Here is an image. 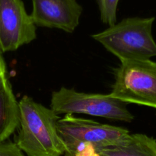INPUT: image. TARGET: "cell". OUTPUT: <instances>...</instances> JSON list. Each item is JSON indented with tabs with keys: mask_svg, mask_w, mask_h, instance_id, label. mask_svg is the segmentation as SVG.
<instances>
[{
	"mask_svg": "<svg viewBox=\"0 0 156 156\" xmlns=\"http://www.w3.org/2000/svg\"><path fill=\"white\" fill-rule=\"evenodd\" d=\"M19 124L15 143L27 156H61L65 146L57 129L59 117L50 108L24 95L18 102Z\"/></svg>",
	"mask_w": 156,
	"mask_h": 156,
	"instance_id": "cell-1",
	"label": "cell"
},
{
	"mask_svg": "<svg viewBox=\"0 0 156 156\" xmlns=\"http://www.w3.org/2000/svg\"><path fill=\"white\" fill-rule=\"evenodd\" d=\"M155 20V17L124 18L91 37L120 62L150 59L156 56V43L152 33Z\"/></svg>",
	"mask_w": 156,
	"mask_h": 156,
	"instance_id": "cell-2",
	"label": "cell"
},
{
	"mask_svg": "<svg viewBox=\"0 0 156 156\" xmlns=\"http://www.w3.org/2000/svg\"><path fill=\"white\" fill-rule=\"evenodd\" d=\"M65 146V156H89L91 151L123 138L129 131L120 126L98 123L66 114L57 122Z\"/></svg>",
	"mask_w": 156,
	"mask_h": 156,
	"instance_id": "cell-3",
	"label": "cell"
},
{
	"mask_svg": "<svg viewBox=\"0 0 156 156\" xmlns=\"http://www.w3.org/2000/svg\"><path fill=\"white\" fill-rule=\"evenodd\" d=\"M109 94L125 104L156 109V62L146 59L120 62Z\"/></svg>",
	"mask_w": 156,
	"mask_h": 156,
	"instance_id": "cell-4",
	"label": "cell"
},
{
	"mask_svg": "<svg viewBox=\"0 0 156 156\" xmlns=\"http://www.w3.org/2000/svg\"><path fill=\"white\" fill-rule=\"evenodd\" d=\"M50 109L57 115L86 114L127 123L134 119L126 104L110 94L78 92L65 87L52 93Z\"/></svg>",
	"mask_w": 156,
	"mask_h": 156,
	"instance_id": "cell-5",
	"label": "cell"
},
{
	"mask_svg": "<svg viewBox=\"0 0 156 156\" xmlns=\"http://www.w3.org/2000/svg\"><path fill=\"white\" fill-rule=\"evenodd\" d=\"M36 25L21 0H0V51H15L36 39Z\"/></svg>",
	"mask_w": 156,
	"mask_h": 156,
	"instance_id": "cell-6",
	"label": "cell"
},
{
	"mask_svg": "<svg viewBox=\"0 0 156 156\" xmlns=\"http://www.w3.org/2000/svg\"><path fill=\"white\" fill-rule=\"evenodd\" d=\"M32 20L36 27L73 33L79 24L83 8L77 0H32Z\"/></svg>",
	"mask_w": 156,
	"mask_h": 156,
	"instance_id": "cell-7",
	"label": "cell"
},
{
	"mask_svg": "<svg viewBox=\"0 0 156 156\" xmlns=\"http://www.w3.org/2000/svg\"><path fill=\"white\" fill-rule=\"evenodd\" d=\"M89 156H156V140L143 133H129L123 138L91 151Z\"/></svg>",
	"mask_w": 156,
	"mask_h": 156,
	"instance_id": "cell-8",
	"label": "cell"
},
{
	"mask_svg": "<svg viewBox=\"0 0 156 156\" xmlns=\"http://www.w3.org/2000/svg\"><path fill=\"white\" fill-rule=\"evenodd\" d=\"M19 124L18 102L8 79L0 83V142L9 140Z\"/></svg>",
	"mask_w": 156,
	"mask_h": 156,
	"instance_id": "cell-9",
	"label": "cell"
},
{
	"mask_svg": "<svg viewBox=\"0 0 156 156\" xmlns=\"http://www.w3.org/2000/svg\"><path fill=\"white\" fill-rule=\"evenodd\" d=\"M102 22L109 27L117 22V9L119 0H97Z\"/></svg>",
	"mask_w": 156,
	"mask_h": 156,
	"instance_id": "cell-10",
	"label": "cell"
},
{
	"mask_svg": "<svg viewBox=\"0 0 156 156\" xmlns=\"http://www.w3.org/2000/svg\"><path fill=\"white\" fill-rule=\"evenodd\" d=\"M0 156H27L13 142L7 140L0 142Z\"/></svg>",
	"mask_w": 156,
	"mask_h": 156,
	"instance_id": "cell-11",
	"label": "cell"
},
{
	"mask_svg": "<svg viewBox=\"0 0 156 156\" xmlns=\"http://www.w3.org/2000/svg\"><path fill=\"white\" fill-rule=\"evenodd\" d=\"M6 79H8V78L5 62L3 59L2 55V52L0 51V82L6 80Z\"/></svg>",
	"mask_w": 156,
	"mask_h": 156,
	"instance_id": "cell-12",
	"label": "cell"
},
{
	"mask_svg": "<svg viewBox=\"0 0 156 156\" xmlns=\"http://www.w3.org/2000/svg\"><path fill=\"white\" fill-rule=\"evenodd\" d=\"M0 83H1V82H0Z\"/></svg>",
	"mask_w": 156,
	"mask_h": 156,
	"instance_id": "cell-13",
	"label": "cell"
}]
</instances>
